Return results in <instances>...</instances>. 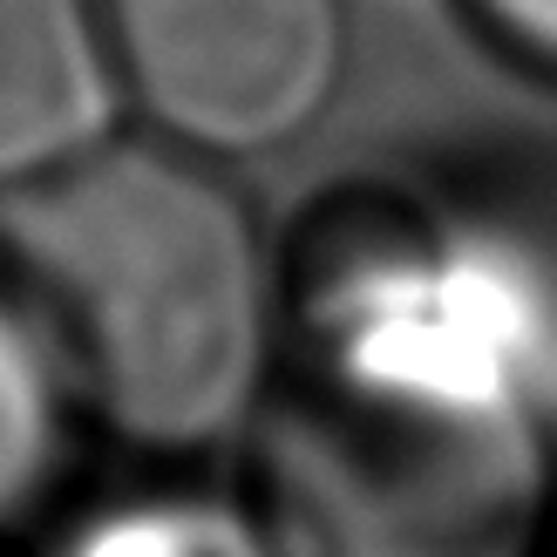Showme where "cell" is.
Returning a JSON list of instances; mask_svg holds the SVG:
<instances>
[{
  "instance_id": "obj_5",
  "label": "cell",
  "mask_w": 557,
  "mask_h": 557,
  "mask_svg": "<svg viewBox=\"0 0 557 557\" xmlns=\"http://www.w3.org/2000/svg\"><path fill=\"white\" fill-rule=\"evenodd\" d=\"M75 429L82 414L69 401V381L54 368L41 326L0 278V531H21L27 517L54 504Z\"/></svg>"
},
{
  "instance_id": "obj_6",
  "label": "cell",
  "mask_w": 557,
  "mask_h": 557,
  "mask_svg": "<svg viewBox=\"0 0 557 557\" xmlns=\"http://www.w3.org/2000/svg\"><path fill=\"white\" fill-rule=\"evenodd\" d=\"M48 557H278V550L238 490L163 483L75 517Z\"/></svg>"
},
{
  "instance_id": "obj_2",
  "label": "cell",
  "mask_w": 557,
  "mask_h": 557,
  "mask_svg": "<svg viewBox=\"0 0 557 557\" xmlns=\"http://www.w3.org/2000/svg\"><path fill=\"white\" fill-rule=\"evenodd\" d=\"M0 278L82 429L144 462L238 456L286 347V245L225 163L123 129L0 205Z\"/></svg>"
},
{
  "instance_id": "obj_3",
  "label": "cell",
  "mask_w": 557,
  "mask_h": 557,
  "mask_svg": "<svg viewBox=\"0 0 557 557\" xmlns=\"http://www.w3.org/2000/svg\"><path fill=\"white\" fill-rule=\"evenodd\" d=\"M129 129L211 163L293 150L347 89V0H96Z\"/></svg>"
},
{
  "instance_id": "obj_4",
  "label": "cell",
  "mask_w": 557,
  "mask_h": 557,
  "mask_svg": "<svg viewBox=\"0 0 557 557\" xmlns=\"http://www.w3.org/2000/svg\"><path fill=\"white\" fill-rule=\"evenodd\" d=\"M129 129L96 0H0V205Z\"/></svg>"
},
{
  "instance_id": "obj_7",
  "label": "cell",
  "mask_w": 557,
  "mask_h": 557,
  "mask_svg": "<svg viewBox=\"0 0 557 557\" xmlns=\"http://www.w3.org/2000/svg\"><path fill=\"white\" fill-rule=\"evenodd\" d=\"M456 14L504 62H517L537 82H557V0H456Z\"/></svg>"
},
{
  "instance_id": "obj_1",
  "label": "cell",
  "mask_w": 557,
  "mask_h": 557,
  "mask_svg": "<svg viewBox=\"0 0 557 557\" xmlns=\"http://www.w3.org/2000/svg\"><path fill=\"white\" fill-rule=\"evenodd\" d=\"M238 462L278 557H550V306L408 205L326 211L286 245V347Z\"/></svg>"
}]
</instances>
